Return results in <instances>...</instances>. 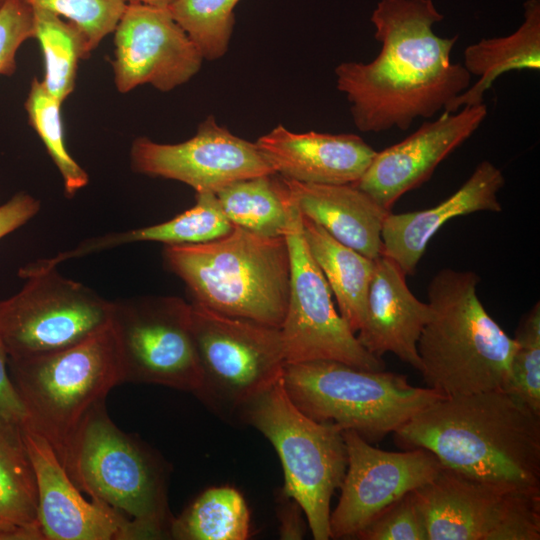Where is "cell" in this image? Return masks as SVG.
<instances>
[{"label":"cell","instance_id":"6da1fadb","mask_svg":"<svg viewBox=\"0 0 540 540\" xmlns=\"http://www.w3.org/2000/svg\"><path fill=\"white\" fill-rule=\"evenodd\" d=\"M443 15L432 0H381L371 15L379 54L368 63L347 61L335 68L355 127L379 133L408 129L430 118L469 86L471 75L451 61L458 36L440 37L433 25Z\"/></svg>","mask_w":540,"mask_h":540},{"label":"cell","instance_id":"7a4b0ae2","mask_svg":"<svg viewBox=\"0 0 540 540\" xmlns=\"http://www.w3.org/2000/svg\"><path fill=\"white\" fill-rule=\"evenodd\" d=\"M403 450L480 480L540 490V415L503 389L441 398L394 432Z\"/></svg>","mask_w":540,"mask_h":540},{"label":"cell","instance_id":"3957f363","mask_svg":"<svg viewBox=\"0 0 540 540\" xmlns=\"http://www.w3.org/2000/svg\"><path fill=\"white\" fill-rule=\"evenodd\" d=\"M473 271L444 268L431 279V317L417 349L428 388L444 397L504 389L517 348L477 296Z\"/></svg>","mask_w":540,"mask_h":540},{"label":"cell","instance_id":"277c9868","mask_svg":"<svg viewBox=\"0 0 540 540\" xmlns=\"http://www.w3.org/2000/svg\"><path fill=\"white\" fill-rule=\"evenodd\" d=\"M25 410L23 427L42 437L72 480L75 452L90 413L122 384L121 359L111 322L71 347L8 359Z\"/></svg>","mask_w":540,"mask_h":540},{"label":"cell","instance_id":"5b68a950","mask_svg":"<svg viewBox=\"0 0 540 540\" xmlns=\"http://www.w3.org/2000/svg\"><path fill=\"white\" fill-rule=\"evenodd\" d=\"M162 254L166 268L184 282L193 303L281 328L290 283L285 236H261L234 226L215 241L167 245Z\"/></svg>","mask_w":540,"mask_h":540},{"label":"cell","instance_id":"8992f818","mask_svg":"<svg viewBox=\"0 0 540 540\" xmlns=\"http://www.w3.org/2000/svg\"><path fill=\"white\" fill-rule=\"evenodd\" d=\"M282 381L304 414L353 430L369 443L380 442L417 412L444 398L432 388L411 385L406 375L335 360L287 363Z\"/></svg>","mask_w":540,"mask_h":540},{"label":"cell","instance_id":"52a82bcc","mask_svg":"<svg viewBox=\"0 0 540 540\" xmlns=\"http://www.w3.org/2000/svg\"><path fill=\"white\" fill-rule=\"evenodd\" d=\"M168 465L150 446L122 431L105 403L87 418L75 452L72 481L129 519L142 540L168 539Z\"/></svg>","mask_w":540,"mask_h":540},{"label":"cell","instance_id":"ba28073f","mask_svg":"<svg viewBox=\"0 0 540 540\" xmlns=\"http://www.w3.org/2000/svg\"><path fill=\"white\" fill-rule=\"evenodd\" d=\"M240 422L260 431L277 451L284 473L281 492L301 506L313 538L330 539V502L348 463L343 429L304 414L282 376L245 408Z\"/></svg>","mask_w":540,"mask_h":540},{"label":"cell","instance_id":"9c48e42d","mask_svg":"<svg viewBox=\"0 0 540 540\" xmlns=\"http://www.w3.org/2000/svg\"><path fill=\"white\" fill-rule=\"evenodd\" d=\"M190 304L201 371L194 395L221 418L240 422L245 408L282 376L281 331Z\"/></svg>","mask_w":540,"mask_h":540},{"label":"cell","instance_id":"30bf717a","mask_svg":"<svg viewBox=\"0 0 540 540\" xmlns=\"http://www.w3.org/2000/svg\"><path fill=\"white\" fill-rule=\"evenodd\" d=\"M13 296L0 300V331L12 360L53 353L76 345L111 322L113 301L63 276L57 267L27 264Z\"/></svg>","mask_w":540,"mask_h":540},{"label":"cell","instance_id":"8fae6325","mask_svg":"<svg viewBox=\"0 0 540 540\" xmlns=\"http://www.w3.org/2000/svg\"><path fill=\"white\" fill-rule=\"evenodd\" d=\"M429 540H539L540 490L442 467L413 490Z\"/></svg>","mask_w":540,"mask_h":540},{"label":"cell","instance_id":"7c38bea8","mask_svg":"<svg viewBox=\"0 0 540 540\" xmlns=\"http://www.w3.org/2000/svg\"><path fill=\"white\" fill-rule=\"evenodd\" d=\"M111 324L119 346L122 383L196 392L201 371L190 303L176 296L115 300Z\"/></svg>","mask_w":540,"mask_h":540},{"label":"cell","instance_id":"4fadbf2b","mask_svg":"<svg viewBox=\"0 0 540 540\" xmlns=\"http://www.w3.org/2000/svg\"><path fill=\"white\" fill-rule=\"evenodd\" d=\"M290 261L289 296L280 328L287 363L335 360L370 370H385L336 311L329 285L304 239L301 214L291 199L285 231Z\"/></svg>","mask_w":540,"mask_h":540},{"label":"cell","instance_id":"5bb4252c","mask_svg":"<svg viewBox=\"0 0 540 540\" xmlns=\"http://www.w3.org/2000/svg\"><path fill=\"white\" fill-rule=\"evenodd\" d=\"M347 469L330 514L333 539L355 538L383 509L430 482L442 469L429 450H381L353 430H343Z\"/></svg>","mask_w":540,"mask_h":540},{"label":"cell","instance_id":"9a60e30c","mask_svg":"<svg viewBox=\"0 0 540 540\" xmlns=\"http://www.w3.org/2000/svg\"><path fill=\"white\" fill-rule=\"evenodd\" d=\"M130 165L136 173L176 180L196 193H216L232 182L275 173L255 142L234 135L214 116H208L193 137L180 143L136 138Z\"/></svg>","mask_w":540,"mask_h":540},{"label":"cell","instance_id":"2e32d148","mask_svg":"<svg viewBox=\"0 0 540 540\" xmlns=\"http://www.w3.org/2000/svg\"><path fill=\"white\" fill-rule=\"evenodd\" d=\"M113 33L119 93L146 84L169 92L196 75L204 60L168 7L129 2Z\"/></svg>","mask_w":540,"mask_h":540},{"label":"cell","instance_id":"e0dca14e","mask_svg":"<svg viewBox=\"0 0 540 540\" xmlns=\"http://www.w3.org/2000/svg\"><path fill=\"white\" fill-rule=\"evenodd\" d=\"M487 113L482 103L424 122L402 141L377 151L353 185L391 210L404 194L429 180L436 167L480 127Z\"/></svg>","mask_w":540,"mask_h":540},{"label":"cell","instance_id":"ac0fdd59","mask_svg":"<svg viewBox=\"0 0 540 540\" xmlns=\"http://www.w3.org/2000/svg\"><path fill=\"white\" fill-rule=\"evenodd\" d=\"M21 427L37 478L45 540H142L132 521L98 500L87 501L50 445Z\"/></svg>","mask_w":540,"mask_h":540},{"label":"cell","instance_id":"d6986e66","mask_svg":"<svg viewBox=\"0 0 540 540\" xmlns=\"http://www.w3.org/2000/svg\"><path fill=\"white\" fill-rule=\"evenodd\" d=\"M255 143L275 173L322 185L354 184L377 152L356 134L295 133L282 125Z\"/></svg>","mask_w":540,"mask_h":540},{"label":"cell","instance_id":"ffe728a7","mask_svg":"<svg viewBox=\"0 0 540 540\" xmlns=\"http://www.w3.org/2000/svg\"><path fill=\"white\" fill-rule=\"evenodd\" d=\"M431 314L430 305L409 289L398 264L383 254L376 258L365 318L356 335L360 344L379 358L393 353L420 371L417 345Z\"/></svg>","mask_w":540,"mask_h":540},{"label":"cell","instance_id":"44dd1931","mask_svg":"<svg viewBox=\"0 0 540 540\" xmlns=\"http://www.w3.org/2000/svg\"><path fill=\"white\" fill-rule=\"evenodd\" d=\"M505 184L502 171L485 160L463 185L438 205L413 212H389L382 228L383 255L405 275H413L436 232L450 219L478 211L501 212L498 193Z\"/></svg>","mask_w":540,"mask_h":540},{"label":"cell","instance_id":"7402d4cb","mask_svg":"<svg viewBox=\"0 0 540 540\" xmlns=\"http://www.w3.org/2000/svg\"><path fill=\"white\" fill-rule=\"evenodd\" d=\"M282 179L299 212L338 242L373 260L383 254L381 233L391 210L353 184L322 185Z\"/></svg>","mask_w":540,"mask_h":540},{"label":"cell","instance_id":"603a6c76","mask_svg":"<svg viewBox=\"0 0 540 540\" xmlns=\"http://www.w3.org/2000/svg\"><path fill=\"white\" fill-rule=\"evenodd\" d=\"M233 228L216 194L200 192L196 193L193 207L168 221L91 237L53 257L37 260V263L43 268L57 267L69 259L137 242H160L164 246L207 243L228 235Z\"/></svg>","mask_w":540,"mask_h":540},{"label":"cell","instance_id":"cb8c5ba5","mask_svg":"<svg viewBox=\"0 0 540 540\" xmlns=\"http://www.w3.org/2000/svg\"><path fill=\"white\" fill-rule=\"evenodd\" d=\"M524 22L510 35L482 38L464 50L463 66L478 77L474 85L452 100L443 112H456L463 106L484 103V94L503 73L514 70H540V3L524 4Z\"/></svg>","mask_w":540,"mask_h":540},{"label":"cell","instance_id":"d4e9b609","mask_svg":"<svg viewBox=\"0 0 540 540\" xmlns=\"http://www.w3.org/2000/svg\"><path fill=\"white\" fill-rule=\"evenodd\" d=\"M0 540H45L35 470L21 424L0 417Z\"/></svg>","mask_w":540,"mask_h":540},{"label":"cell","instance_id":"484cf974","mask_svg":"<svg viewBox=\"0 0 540 540\" xmlns=\"http://www.w3.org/2000/svg\"><path fill=\"white\" fill-rule=\"evenodd\" d=\"M301 223L308 250L336 298L339 314L357 333L365 318L375 260L338 242L302 214Z\"/></svg>","mask_w":540,"mask_h":540},{"label":"cell","instance_id":"4316f807","mask_svg":"<svg viewBox=\"0 0 540 540\" xmlns=\"http://www.w3.org/2000/svg\"><path fill=\"white\" fill-rule=\"evenodd\" d=\"M215 194L234 226L261 236H284L291 197L277 173L232 182Z\"/></svg>","mask_w":540,"mask_h":540},{"label":"cell","instance_id":"83f0119b","mask_svg":"<svg viewBox=\"0 0 540 540\" xmlns=\"http://www.w3.org/2000/svg\"><path fill=\"white\" fill-rule=\"evenodd\" d=\"M250 515L241 493L233 487H211L178 516L169 537L176 540H245Z\"/></svg>","mask_w":540,"mask_h":540},{"label":"cell","instance_id":"f1b7e54d","mask_svg":"<svg viewBox=\"0 0 540 540\" xmlns=\"http://www.w3.org/2000/svg\"><path fill=\"white\" fill-rule=\"evenodd\" d=\"M34 39L43 60L45 89L62 103L72 94L80 60L90 57L85 38L71 22L45 9L32 8Z\"/></svg>","mask_w":540,"mask_h":540},{"label":"cell","instance_id":"f546056e","mask_svg":"<svg viewBox=\"0 0 540 540\" xmlns=\"http://www.w3.org/2000/svg\"><path fill=\"white\" fill-rule=\"evenodd\" d=\"M62 102L34 77L24 102L29 125L41 139L63 182L66 197L71 198L89 183L86 170L72 157L65 144Z\"/></svg>","mask_w":540,"mask_h":540},{"label":"cell","instance_id":"4dcf8cb0","mask_svg":"<svg viewBox=\"0 0 540 540\" xmlns=\"http://www.w3.org/2000/svg\"><path fill=\"white\" fill-rule=\"evenodd\" d=\"M240 0H177L168 7L204 60L221 58L232 36Z\"/></svg>","mask_w":540,"mask_h":540},{"label":"cell","instance_id":"1f68e13d","mask_svg":"<svg viewBox=\"0 0 540 540\" xmlns=\"http://www.w3.org/2000/svg\"><path fill=\"white\" fill-rule=\"evenodd\" d=\"M508 382L503 389L540 415V303L520 319Z\"/></svg>","mask_w":540,"mask_h":540},{"label":"cell","instance_id":"d6a6232c","mask_svg":"<svg viewBox=\"0 0 540 540\" xmlns=\"http://www.w3.org/2000/svg\"><path fill=\"white\" fill-rule=\"evenodd\" d=\"M31 8L45 9L73 23L83 34L90 54L113 33L125 0H23Z\"/></svg>","mask_w":540,"mask_h":540},{"label":"cell","instance_id":"836d02e7","mask_svg":"<svg viewBox=\"0 0 540 540\" xmlns=\"http://www.w3.org/2000/svg\"><path fill=\"white\" fill-rule=\"evenodd\" d=\"M361 540H429L413 491L383 509L355 537Z\"/></svg>","mask_w":540,"mask_h":540},{"label":"cell","instance_id":"e575fe53","mask_svg":"<svg viewBox=\"0 0 540 540\" xmlns=\"http://www.w3.org/2000/svg\"><path fill=\"white\" fill-rule=\"evenodd\" d=\"M30 39H34L32 8L23 0H5L0 8V76L14 75L18 50Z\"/></svg>","mask_w":540,"mask_h":540},{"label":"cell","instance_id":"d590c367","mask_svg":"<svg viewBox=\"0 0 540 540\" xmlns=\"http://www.w3.org/2000/svg\"><path fill=\"white\" fill-rule=\"evenodd\" d=\"M40 208L39 199L25 191L15 193L0 204V239L26 224Z\"/></svg>","mask_w":540,"mask_h":540},{"label":"cell","instance_id":"8d00e7d4","mask_svg":"<svg viewBox=\"0 0 540 540\" xmlns=\"http://www.w3.org/2000/svg\"><path fill=\"white\" fill-rule=\"evenodd\" d=\"M8 353L0 331V417L23 424L25 410L12 383Z\"/></svg>","mask_w":540,"mask_h":540},{"label":"cell","instance_id":"74e56055","mask_svg":"<svg viewBox=\"0 0 540 540\" xmlns=\"http://www.w3.org/2000/svg\"><path fill=\"white\" fill-rule=\"evenodd\" d=\"M278 508L280 521L279 534L282 539H302L306 532L304 512L301 506L292 498L281 492Z\"/></svg>","mask_w":540,"mask_h":540},{"label":"cell","instance_id":"f35d334b","mask_svg":"<svg viewBox=\"0 0 540 540\" xmlns=\"http://www.w3.org/2000/svg\"><path fill=\"white\" fill-rule=\"evenodd\" d=\"M125 1L127 3L136 2V3L148 4L152 6H158V7H169L177 0H125Z\"/></svg>","mask_w":540,"mask_h":540},{"label":"cell","instance_id":"ab89813d","mask_svg":"<svg viewBox=\"0 0 540 540\" xmlns=\"http://www.w3.org/2000/svg\"><path fill=\"white\" fill-rule=\"evenodd\" d=\"M4 1H5V0H0V8H1V6L3 5Z\"/></svg>","mask_w":540,"mask_h":540}]
</instances>
